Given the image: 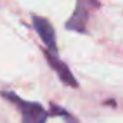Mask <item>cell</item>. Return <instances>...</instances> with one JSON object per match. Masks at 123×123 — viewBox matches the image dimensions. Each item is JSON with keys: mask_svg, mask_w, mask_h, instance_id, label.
<instances>
[{"mask_svg": "<svg viewBox=\"0 0 123 123\" xmlns=\"http://www.w3.org/2000/svg\"><path fill=\"white\" fill-rule=\"evenodd\" d=\"M1 96L16 105L19 113L22 115L23 123H46L49 113L44 110V107L37 102H29L25 99H20L13 92H1Z\"/></svg>", "mask_w": 123, "mask_h": 123, "instance_id": "cell-1", "label": "cell"}, {"mask_svg": "<svg viewBox=\"0 0 123 123\" xmlns=\"http://www.w3.org/2000/svg\"><path fill=\"white\" fill-rule=\"evenodd\" d=\"M63 116H64V120H66V123H77L74 119H73V117H72V116H70V115H69V113H67V112H66Z\"/></svg>", "mask_w": 123, "mask_h": 123, "instance_id": "cell-5", "label": "cell"}, {"mask_svg": "<svg viewBox=\"0 0 123 123\" xmlns=\"http://www.w3.org/2000/svg\"><path fill=\"white\" fill-rule=\"evenodd\" d=\"M31 22H33V27L36 33L39 34V37L42 39V42L46 44V47L52 52H57V43H56V33L52 26V23L40 17L37 14H31Z\"/></svg>", "mask_w": 123, "mask_h": 123, "instance_id": "cell-2", "label": "cell"}, {"mask_svg": "<svg viewBox=\"0 0 123 123\" xmlns=\"http://www.w3.org/2000/svg\"><path fill=\"white\" fill-rule=\"evenodd\" d=\"M87 10L83 6V3H77L72 17L66 22V29L73 30L77 33H85L86 31V25H87Z\"/></svg>", "mask_w": 123, "mask_h": 123, "instance_id": "cell-4", "label": "cell"}, {"mask_svg": "<svg viewBox=\"0 0 123 123\" xmlns=\"http://www.w3.org/2000/svg\"><path fill=\"white\" fill-rule=\"evenodd\" d=\"M44 56H46V59L49 62L50 67L57 73L59 79H60L66 86H70V87H77V86H79V85H77V80L74 79V76H73V73L70 72V69L59 59L57 52H52V50L46 49V50H44Z\"/></svg>", "mask_w": 123, "mask_h": 123, "instance_id": "cell-3", "label": "cell"}]
</instances>
